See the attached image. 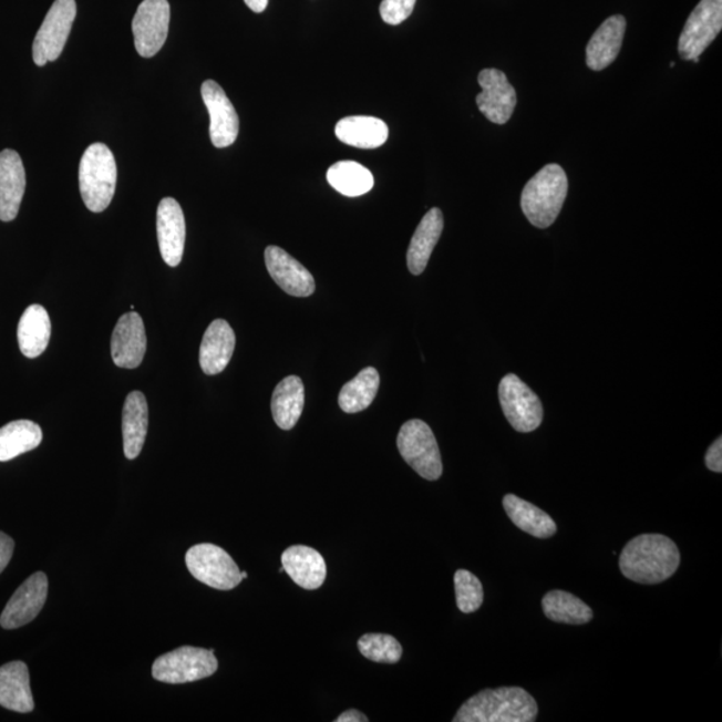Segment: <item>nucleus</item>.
Returning <instances> with one entry per match:
<instances>
[{
    "mask_svg": "<svg viewBox=\"0 0 722 722\" xmlns=\"http://www.w3.org/2000/svg\"><path fill=\"white\" fill-rule=\"evenodd\" d=\"M679 547L666 535L642 534L631 539L620 556V569L630 581L657 585L679 570Z\"/></svg>",
    "mask_w": 722,
    "mask_h": 722,
    "instance_id": "f257e3e1",
    "label": "nucleus"
},
{
    "mask_svg": "<svg viewBox=\"0 0 722 722\" xmlns=\"http://www.w3.org/2000/svg\"><path fill=\"white\" fill-rule=\"evenodd\" d=\"M538 704L519 687L485 689L468 699L457 711L454 722H533Z\"/></svg>",
    "mask_w": 722,
    "mask_h": 722,
    "instance_id": "f03ea898",
    "label": "nucleus"
},
{
    "mask_svg": "<svg viewBox=\"0 0 722 722\" xmlns=\"http://www.w3.org/2000/svg\"><path fill=\"white\" fill-rule=\"evenodd\" d=\"M569 192L563 166L549 164L528 180L522 192L520 206L535 228L546 229L556 223Z\"/></svg>",
    "mask_w": 722,
    "mask_h": 722,
    "instance_id": "7ed1b4c3",
    "label": "nucleus"
},
{
    "mask_svg": "<svg viewBox=\"0 0 722 722\" xmlns=\"http://www.w3.org/2000/svg\"><path fill=\"white\" fill-rule=\"evenodd\" d=\"M117 185V164L105 144L90 145L80 163V190L86 208L101 213L111 205Z\"/></svg>",
    "mask_w": 722,
    "mask_h": 722,
    "instance_id": "20e7f679",
    "label": "nucleus"
},
{
    "mask_svg": "<svg viewBox=\"0 0 722 722\" xmlns=\"http://www.w3.org/2000/svg\"><path fill=\"white\" fill-rule=\"evenodd\" d=\"M398 448L403 460L422 478L437 481L443 474L440 446L427 423L412 419L404 423L398 435Z\"/></svg>",
    "mask_w": 722,
    "mask_h": 722,
    "instance_id": "39448f33",
    "label": "nucleus"
},
{
    "mask_svg": "<svg viewBox=\"0 0 722 722\" xmlns=\"http://www.w3.org/2000/svg\"><path fill=\"white\" fill-rule=\"evenodd\" d=\"M215 650L183 647L158 657L153 663V679L165 683L195 682L215 674Z\"/></svg>",
    "mask_w": 722,
    "mask_h": 722,
    "instance_id": "423d86ee",
    "label": "nucleus"
},
{
    "mask_svg": "<svg viewBox=\"0 0 722 722\" xmlns=\"http://www.w3.org/2000/svg\"><path fill=\"white\" fill-rule=\"evenodd\" d=\"M186 566L197 581L217 590H231L243 581L234 558L220 546L202 544L186 553Z\"/></svg>",
    "mask_w": 722,
    "mask_h": 722,
    "instance_id": "0eeeda50",
    "label": "nucleus"
},
{
    "mask_svg": "<svg viewBox=\"0 0 722 722\" xmlns=\"http://www.w3.org/2000/svg\"><path fill=\"white\" fill-rule=\"evenodd\" d=\"M499 402L508 423L518 432H533L544 421V405L530 386L508 373L499 383Z\"/></svg>",
    "mask_w": 722,
    "mask_h": 722,
    "instance_id": "6e6552de",
    "label": "nucleus"
},
{
    "mask_svg": "<svg viewBox=\"0 0 722 722\" xmlns=\"http://www.w3.org/2000/svg\"><path fill=\"white\" fill-rule=\"evenodd\" d=\"M722 29V0H701L695 6L679 41V54L683 61L700 62V55L709 48Z\"/></svg>",
    "mask_w": 722,
    "mask_h": 722,
    "instance_id": "1a4fd4ad",
    "label": "nucleus"
},
{
    "mask_svg": "<svg viewBox=\"0 0 722 722\" xmlns=\"http://www.w3.org/2000/svg\"><path fill=\"white\" fill-rule=\"evenodd\" d=\"M75 16V0H55L51 6L32 44V58L37 66H44L61 56Z\"/></svg>",
    "mask_w": 722,
    "mask_h": 722,
    "instance_id": "9d476101",
    "label": "nucleus"
},
{
    "mask_svg": "<svg viewBox=\"0 0 722 722\" xmlns=\"http://www.w3.org/2000/svg\"><path fill=\"white\" fill-rule=\"evenodd\" d=\"M171 6L167 0H144L133 19L134 44L138 54L152 58L159 53L169 32Z\"/></svg>",
    "mask_w": 722,
    "mask_h": 722,
    "instance_id": "9b49d317",
    "label": "nucleus"
},
{
    "mask_svg": "<svg viewBox=\"0 0 722 722\" xmlns=\"http://www.w3.org/2000/svg\"><path fill=\"white\" fill-rule=\"evenodd\" d=\"M49 579L38 571L19 586L0 616V627L12 630L34 621L47 604Z\"/></svg>",
    "mask_w": 722,
    "mask_h": 722,
    "instance_id": "f8f14e48",
    "label": "nucleus"
},
{
    "mask_svg": "<svg viewBox=\"0 0 722 722\" xmlns=\"http://www.w3.org/2000/svg\"><path fill=\"white\" fill-rule=\"evenodd\" d=\"M482 93L476 95V105L488 121L505 125L517 106V92L507 75L498 69L482 70L478 76Z\"/></svg>",
    "mask_w": 722,
    "mask_h": 722,
    "instance_id": "ddd939ff",
    "label": "nucleus"
},
{
    "mask_svg": "<svg viewBox=\"0 0 722 722\" xmlns=\"http://www.w3.org/2000/svg\"><path fill=\"white\" fill-rule=\"evenodd\" d=\"M202 95L210 115L212 144L218 149L234 145L238 137V131H240V120H238L234 103L230 102L223 87L212 80L203 83Z\"/></svg>",
    "mask_w": 722,
    "mask_h": 722,
    "instance_id": "4468645a",
    "label": "nucleus"
},
{
    "mask_svg": "<svg viewBox=\"0 0 722 722\" xmlns=\"http://www.w3.org/2000/svg\"><path fill=\"white\" fill-rule=\"evenodd\" d=\"M146 353L144 321L137 312L122 314L112 337V358L120 369L134 370Z\"/></svg>",
    "mask_w": 722,
    "mask_h": 722,
    "instance_id": "2eb2a0df",
    "label": "nucleus"
},
{
    "mask_svg": "<svg viewBox=\"0 0 722 722\" xmlns=\"http://www.w3.org/2000/svg\"><path fill=\"white\" fill-rule=\"evenodd\" d=\"M157 236L164 261L169 267H178L184 256L186 225L180 205L172 197L158 205Z\"/></svg>",
    "mask_w": 722,
    "mask_h": 722,
    "instance_id": "dca6fc26",
    "label": "nucleus"
},
{
    "mask_svg": "<svg viewBox=\"0 0 722 722\" xmlns=\"http://www.w3.org/2000/svg\"><path fill=\"white\" fill-rule=\"evenodd\" d=\"M266 264L270 277L283 292L295 298H308L313 295V276L286 250L270 245L266 249Z\"/></svg>",
    "mask_w": 722,
    "mask_h": 722,
    "instance_id": "f3484780",
    "label": "nucleus"
},
{
    "mask_svg": "<svg viewBox=\"0 0 722 722\" xmlns=\"http://www.w3.org/2000/svg\"><path fill=\"white\" fill-rule=\"evenodd\" d=\"M25 190V172L16 151L0 153V220H16Z\"/></svg>",
    "mask_w": 722,
    "mask_h": 722,
    "instance_id": "a211bd4d",
    "label": "nucleus"
},
{
    "mask_svg": "<svg viewBox=\"0 0 722 722\" xmlns=\"http://www.w3.org/2000/svg\"><path fill=\"white\" fill-rule=\"evenodd\" d=\"M236 347V334L228 321L218 319L206 330L199 347V365L206 375H217L227 369Z\"/></svg>",
    "mask_w": 722,
    "mask_h": 722,
    "instance_id": "6ab92c4d",
    "label": "nucleus"
},
{
    "mask_svg": "<svg viewBox=\"0 0 722 722\" xmlns=\"http://www.w3.org/2000/svg\"><path fill=\"white\" fill-rule=\"evenodd\" d=\"M283 571L296 585L307 590L321 588L327 578V565L319 551L308 546H291L282 553Z\"/></svg>",
    "mask_w": 722,
    "mask_h": 722,
    "instance_id": "aec40b11",
    "label": "nucleus"
},
{
    "mask_svg": "<svg viewBox=\"0 0 722 722\" xmlns=\"http://www.w3.org/2000/svg\"><path fill=\"white\" fill-rule=\"evenodd\" d=\"M625 31H627V19L622 16L610 17L599 25L586 48V64L589 69L602 71L617 60L622 48Z\"/></svg>",
    "mask_w": 722,
    "mask_h": 722,
    "instance_id": "412c9836",
    "label": "nucleus"
},
{
    "mask_svg": "<svg viewBox=\"0 0 722 722\" xmlns=\"http://www.w3.org/2000/svg\"><path fill=\"white\" fill-rule=\"evenodd\" d=\"M0 706L18 713L34 711L29 668L22 661L0 667Z\"/></svg>",
    "mask_w": 722,
    "mask_h": 722,
    "instance_id": "4be33fe9",
    "label": "nucleus"
},
{
    "mask_svg": "<svg viewBox=\"0 0 722 722\" xmlns=\"http://www.w3.org/2000/svg\"><path fill=\"white\" fill-rule=\"evenodd\" d=\"M147 424H149V409L144 393L133 391L128 393L124 411H122V435H124L125 456L128 461L135 460L144 447Z\"/></svg>",
    "mask_w": 722,
    "mask_h": 722,
    "instance_id": "5701e85b",
    "label": "nucleus"
},
{
    "mask_svg": "<svg viewBox=\"0 0 722 722\" xmlns=\"http://www.w3.org/2000/svg\"><path fill=\"white\" fill-rule=\"evenodd\" d=\"M444 218L441 209H431L411 238L408 266L412 275L419 276L427 268L432 251L442 236Z\"/></svg>",
    "mask_w": 722,
    "mask_h": 722,
    "instance_id": "b1692460",
    "label": "nucleus"
},
{
    "mask_svg": "<svg viewBox=\"0 0 722 722\" xmlns=\"http://www.w3.org/2000/svg\"><path fill=\"white\" fill-rule=\"evenodd\" d=\"M337 137L344 144L359 149H377L389 138V126L385 122L365 115H353L338 122L334 127Z\"/></svg>",
    "mask_w": 722,
    "mask_h": 722,
    "instance_id": "393cba45",
    "label": "nucleus"
},
{
    "mask_svg": "<svg viewBox=\"0 0 722 722\" xmlns=\"http://www.w3.org/2000/svg\"><path fill=\"white\" fill-rule=\"evenodd\" d=\"M306 389L299 377H288L277 384L272 396L274 421L281 430H292L305 410Z\"/></svg>",
    "mask_w": 722,
    "mask_h": 722,
    "instance_id": "a878e982",
    "label": "nucleus"
},
{
    "mask_svg": "<svg viewBox=\"0 0 722 722\" xmlns=\"http://www.w3.org/2000/svg\"><path fill=\"white\" fill-rule=\"evenodd\" d=\"M51 337L50 316L42 306L25 309L18 324V343L25 358L35 359L47 351Z\"/></svg>",
    "mask_w": 722,
    "mask_h": 722,
    "instance_id": "bb28decb",
    "label": "nucleus"
},
{
    "mask_svg": "<svg viewBox=\"0 0 722 722\" xmlns=\"http://www.w3.org/2000/svg\"><path fill=\"white\" fill-rule=\"evenodd\" d=\"M503 507L515 526L535 538H551L557 533L556 522L549 514L517 495L507 494Z\"/></svg>",
    "mask_w": 722,
    "mask_h": 722,
    "instance_id": "cd10ccee",
    "label": "nucleus"
},
{
    "mask_svg": "<svg viewBox=\"0 0 722 722\" xmlns=\"http://www.w3.org/2000/svg\"><path fill=\"white\" fill-rule=\"evenodd\" d=\"M40 425L31 421H16L0 429V462H9L35 450L42 443Z\"/></svg>",
    "mask_w": 722,
    "mask_h": 722,
    "instance_id": "c85d7f7f",
    "label": "nucleus"
},
{
    "mask_svg": "<svg viewBox=\"0 0 722 722\" xmlns=\"http://www.w3.org/2000/svg\"><path fill=\"white\" fill-rule=\"evenodd\" d=\"M380 377L377 369L369 367L348 382L339 393V405L345 414H358L370 408L379 391Z\"/></svg>",
    "mask_w": 722,
    "mask_h": 722,
    "instance_id": "c756f323",
    "label": "nucleus"
},
{
    "mask_svg": "<svg viewBox=\"0 0 722 722\" xmlns=\"http://www.w3.org/2000/svg\"><path fill=\"white\" fill-rule=\"evenodd\" d=\"M542 609L558 623L584 625L592 620V610L582 599L564 590H553L542 599Z\"/></svg>",
    "mask_w": 722,
    "mask_h": 722,
    "instance_id": "7c9ffc66",
    "label": "nucleus"
},
{
    "mask_svg": "<svg viewBox=\"0 0 722 722\" xmlns=\"http://www.w3.org/2000/svg\"><path fill=\"white\" fill-rule=\"evenodd\" d=\"M327 179L334 190L347 197L363 196L375 184L372 173L354 161L333 164L327 172Z\"/></svg>",
    "mask_w": 722,
    "mask_h": 722,
    "instance_id": "2f4dec72",
    "label": "nucleus"
},
{
    "mask_svg": "<svg viewBox=\"0 0 722 722\" xmlns=\"http://www.w3.org/2000/svg\"><path fill=\"white\" fill-rule=\"evenodd\" d=\"M358 647L365 659L379 663H396L403 654L402 644L390 635H364L360 638Z\"/></svg>",
    "mask_w": 722,
    "mask_h": 722,
    "instance_id": "473e14b6",
    "label": "nucleus"
},
{
    "mask_svg": "<svg viewBox=\"0 0 722 722\" xmlns=\"http://www.w3.org/2000/svg\"><path fill=\"white\" fill-rule=\"evenodd\" d=\"M457 609L462 612L479 610L485 592L479 578L468 570H457L454 577Z\"/></svg>",
    "mask_w": 722,
    "mask_h": 722,
    "instance_id": "72a5a7b5",
    "label": "nucleus"
},
{
    "mask_svg": "<svg viewBox=\"0 0 722 722\" xmlns=\"http://www.w3.org/2000/svg\"><path fill=\"white\" fill-rule=\"evenodd\" d=\"M415 4L416 0H383L380 4V16L385 23L398 25L408 21Z\"/></svg>",
    "mask_w": 722,
    "mask_h": 722,
    "instance_id": "f704fd0d",
    "label": "nucleus"
},
{
    "mask_svg": "<svg viewBox=\"0 0 722 722\" xmlns=\"http://www.w3.org/2000/svg\"><path fill=\"white\" fill-rule=\"evenodd\" d=\"M705 464L713 473H722V437L714 441L705 455Z\"/></svg>",
    "mask_w": 722,
    "mask_h": 722,
    "instance_id": "c9c22d12",
    "label": "nucleus"
},
{
    "mask_svg": "<svg viewBox=\"0 0 722 722\" xmlns=\"http://www.w3.org/2000/svg\"><path fill=\"white\" fill-rule=\"evenodd\" d=\"M16 542L8 534L0 532V574L10 564L12 554H14Z\"/></svg>",
    "mask_w": 722,
    "mask_h": 722,
    "instance_id": "e433bc0d",
    "label": "nucleus"
},
{
    "mask_svg": "<svg viewBox=\"0 0 722 722\" xmlns=\"http://www.w3.org/2000/svg\"><path fill=\"white\" fill-rule=\"evenodd\" d=\"M337 722H367L369 719L365 718L363 713L357 711V709H348L344 713H341Z\"/></svg>",
    "mask_w": 722,
    "mask_h": 722,
    "instance_id": "4c0bfd02",
    "label": "nucleus"
},
{
    "mask_svg": "<svg viewBox=\"0 0 722 722\" xmlns=\"http://www.w3.org/2000/svg\"><path fill=\"white\" fill-rule=\"evenodd\" d=\"M244 2L251 11L260 14V12L267 10L269 0H244Z\"/></svg>",
    "mask_w": 722,
    "mask_h": 722,
    "instance_id": "58836bf2",
    "label": "nucleus"
},
{
    "mask_svg": "<svg viewBox=\"0 0 722 722\" xmlns=\"http://www.w3.org/2000/svg\"><path fill=\"white\" fill-rule=\"evenodd\" d=\"M247 577H248V573H247V571H243V573H241V578L245 579V578H247Z\"/></svg>",
    "mask_w": 722,
    "mask_h": 722,
    "instance_id": "ea45409f",
    "label": "nucleus"
}]
</instances>
